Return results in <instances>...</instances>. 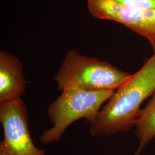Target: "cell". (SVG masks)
Segmentation results:
<instances>
[{"instance_id":"cell-1","label":"cell","mask_w":155,"mask_h":155,"mask_svg":"<svg viewBox=\"0 0 155 155\" xmlns=\"http://www.w3.org/2000/svg\"><path fill=\"white\" fill-rule=\"evenodd\" d=\"M155 93V53L137 72L115 90L91 122L94 137L109 136L127 132L134 123L145 100Z\"/></svg>"},{"instance_id":"cell-2","label":"cell","mask_w":155,"mask_h":155,"mask_svg":"<svg viewBox=\"0 0 155 155\" xmlns=\"http://www.w3.org/2000/svg\"><path fill=\"white\" fill-rule=\"evenodd\" d=\"M130 75L107 61L68 50L53 80L61 92L68 89L116 90Z\"/></svg>"},{"instance_id":"cell-3","label":"cell","mask_w":155,"mask_h":155,"mask_svg":"<svg viewBox=\"0 0 155 155\" xmlns=\"http://www.w3.org/2000/svg\"><path fill=\"white\" fill-rule=\"evenodd\" d=\"M115 90L87 91L68 89L48 107V117L53 126L41 133L39 140L44 145L61 139L72 123L81 119L93 122L98 114L102 106L106 102Z\"/></svg>"},{"instance_id":"cell-4","label":"cell","mask_w":155,"mask_h":155,"mask_svg":"<svg viewBox=\"0 0 155 155\" xmlns=\"http://www.w3.org/2000/svg\"><path fill=\"white\" fill-rule=\"evenodd\" d=\"M4 137L0 152L5 155H45L33 143L29 130V114L21 98L0 104Z\"/></svg>"},{"instance_id":"cell-5","label":"cell","mask_w":155,"mask_h":155,"mask_svg":"<svg viewBox=\"0 0 155 155\" xmlns=\"http://www.w3.org/2000/svg\"><path fill=\"white\" fill-rule=\"evenodd\" d=\"M87 8L95 18L121 24L147 39L155 53V9H133L113 0H87Z\"/></svg>"},{"instance_id":"cell-6","label":"cell","mask_w":155,"mask_h":155,"mask_svg":"<svg viewBox=\"0 0 155 155\" xmlns=\"http://www.w3.org/2000/svg\"><path fill=\"white\" fill-rule=\"evenodd\" d=\"M27 81L22 63L5 50L0 51V104L21 98Z\"/></svg>"},{"instance_id":"cell-7","label":"cell","mask_w":155,"mask_h":155,"mask_svg":"<svg viewBox=\"0 0 155 155\" xmlns=\"http://www.w3.org/2000/svg\"><path fill=\"white\" fill-rule=\"evenodd\" d=\"M134 127L139 145L134 155H140L145 147L155 137V93L145 107L140 110Z\"/></svg>"},{"instance_id":"cell-8","label":"cell","mask_w":155,"mask_h":155,"mask_svg":"<svg viewBox=\"0 0 155 155\" xmlns=\"http://www.w3.org/2000/svg\"><path fill=\"white\" fill-rule=\"evenodd\" d=\"M129 8L138 9H155V0H113Z\"/></svg>"},{"instance_id":"cell-9","label":"cell","mask_w":155,"mask_h":155,"mask_svg":"<svg viewBox=\"0 0 155 155\" xmlns=\"http://www.w3.org/2000/svg\"><path fill=\"white\" fill-rule=\"evenodd\" d=\"M0 155H5L4 153H2V152H0Z\"/></svg>"}]
</instances>
